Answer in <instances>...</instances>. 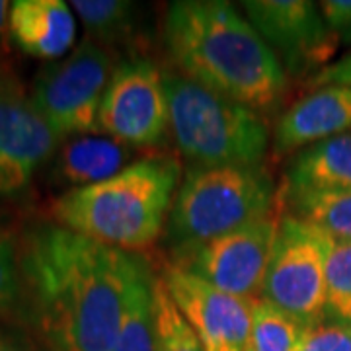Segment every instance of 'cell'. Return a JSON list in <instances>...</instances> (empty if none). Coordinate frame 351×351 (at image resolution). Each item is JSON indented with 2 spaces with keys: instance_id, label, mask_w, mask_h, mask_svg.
Listing matches in <instances>:
<instances>
[{
  "instance_id": "1",
  "label": "cell",
  "mask_w": 351,
  "mask_h": 351,
  "mask_svg": "<svg viewBox=\"0 0 351 351\" xmlns=\"http://www.w3.org/2000/svg\"><path fill=\"white\" fill-rule=\"evenodd\" d=\"M22 297L55 351H112L137 254L55 225L27 228L18 248Z\"/></svg>"
},
{
  "instance_id": "2",
  "label": "cell",
  "mask_w": 351,
  "mask_h": 351,
  "mask_svg": "<svg viewBox=\"0 0 351 351\" xmlns=\"http://www.w3.org/2000/svg\"><path fill=\"white\" fill-rule=\"evenodd\" d=\"M162 38L176 73L225 98L269 113L287 96L285 66L230 2H170Z\"/></svg>"
},
{
  "instance_id": "3",
  "label": "cell",
  "mask_w": 351,
  "mask_h": 351,
  "mask_svg": "<svg viewBox=\"0 0 351 351\" xmlns=\"http://www.w3.org/2000/svg\"><path fill=\"white\" fill-rule=\"evenodd\" d=\"M180 182L176 156H145L106 182L64 191L51 203V217L104 246L143 254L166 228Z\"/></svg>"
},
{
  "instance_id": "4",
  "label": "cell",
  "mask_w": 351,
  "mask_h": 351,
  "mask_svg": "<svg viewBox=\"0 0 351 351\" xmlns=\"http://www.w3.org/2000/svg\"><path fill=\"white\" fill-rule=\"evenodd\" d=\"M170 133L189 166H258L269 151L263 113L201 86L174 69L164 71Z\"/></svg>"
},
{
  "instance_id": "5",
  "label": "cell",
  "mask_w": 351,
  "mask_h": 351,
  "mask_svg": "<svg viewBox=\"0 0 351 351\" xmlns=\"http://www.w3.org/2000/svg\"><path fill=\"white\" fill-rule=\"evenodd\" d=\"M269 170L258 166H189L166 223L170 252L223 237L279 211Z\"/></svg>"
},
{
  "instance_id": "6",
  "label": "cell",
  "mask_w": 351,
  "mask_h": 351,
  "mask_svg": "<svg viewBox=\"0 0 351 351\" xmlns=\"http://www.w3.org/2000/svg\"><path fill=\"white\" fill-rule=\"evenodd\" d=\"M113 71V53L86 38L66 59L39 73L32 101L61 138L100 131V108Z\"/></svg>"
},
{
  "instance_id": "7",
  "label": "cell",
  "mask_w": 351,
  "mask_h": 351,
  "mask_svg": "<svg viewBox=\"0 0 351 351\" xmlns=\"http://www.w3.org/2000/svg\"><path fill=\"white\" fill-rule=\"evenodd\" d=\"M260 299L302 326L326 318V234L289 213L281 217Z\"/></svg>"
},
{
  "instance_id": "8",
  "label": "cell",
  "mask_w": 351,
  "mask_h": 351,
  "mask_svg": "<svg viewBox=\"0 0 351 351\" xmlns=\"http://www.w3.org/2000/svg\"><path fill=\"white\" fill-rule=\"evenodd\" d=\"M279 213L223 237L170 252V263L225 293L256 299L276 244Z\"/></svg>"
},
{
  "instance_id": "9",
  "label": "cell",
  "mask_w": 351,
  "mask_h": 351,
  "mask_svg": "<svg viewBox=\"0 0 351 351\" xmlns=\"http://www.w3.org/2000/svg\"><path fill=\"white\" fill-rule=\"evenodd\" d=\"M100 131L131 149L158 147L170 133L164 71L151 57L115 66L100 108Z\"/></svg>"
},
{
  "instance_id": "10",
  "label": "cell",
  "mask_w": 351,
  "mask_h": 351,
  "mask_svg": "<svg viewBox=\"0 0 351 351\" xmlns=\"http://www.w3.org/2000/svg\"><path fill=\"white\" fill-rule=\"evenodd\" d=\"M244 16L285 66L289 78L311 80L334 57L339 41L318 4L308 0H246Z\"/></svg>"
},
{
  "instance_id": "11",
  "label": "cell",
  "mask_w": 351,
  "mask_h": 351,
  "mask_svg": "<svg viewBox=\"0 0 351 351\" xmlns=\"http://www.w3.org/2000/svg\"><path fill=\"white\" fill-rule=\"evenodd\" d=\"M160 281L203 351L248 350L258 299L225 293L170 262L164 263Z\"/></svg>"
},
{
  "instance_id": "12",
  "label": "cell",
  "mask_w": 351,
  "mask_h": 351,
  "mask_svg": "<svg viewBox=\"0 0 351 351\" xmlns=\"http://www.w3.org/2000/svg\"><path fill=\"white\" fill-rule=\"evenodd\" d=\"M63 138L43 119L18 78L0 66V164L32 176Z\"/></svg>"
},
{
  "instance_id": "13",
  "label": "cell",
  "mask_w": 351,
  "mask_h": 351,
  "mask_svg": "<svg viewBox=\"0 0 351 351\" xmlns=\"http://www.w3.org/2000/svg\"><path fill=\"white\" fill-rule=\"evenodd\" d=\"M351 131V86L314 88L279 115L271 131L276 158Z\"/></svg>"
},
{
  "instance_id": "14",
  "label": "cell",
  "mask_w": 351,
  "mask_h": 351,
  "mask_svg": "<svg viewBox=\"0 0 351 351\" xmlns=\"http://www.w3.org/2000/svg\"><path fill=\"white\" fill-rule=\"evenodd\" d=\"M8 32L25 55L59 59L75 43L76 20L63 0H18L10 4Z\"/></svg>"
},
{
  "instance_id": "15",
  "label": "cell",
  "mask_w": 351,
  "mask_h": 351,
  "mask_svg": "<svg viewBox=\"0 0 351 351\" xmlns=\"http://www.w3.org/2000/svg\"><path fill=\"white\" fill-rule=\"evenodd\" d=\"M135 151L100 133L66 137L55 152V178L73 189L100 184L131 166Z\"/></svg>"
},
{
  "instance_id": "16",
  "label": "cell",
  "mask_w": 351,
  "mask_h": 351,
  "mask_svg": "<svg viewBox=\"0 0 351 351\" xmlns=\"http://www.w3.org/2000/svg\"><path fill=\"white\" fill-rule=\"evenodd\" d=\"M341 189H351V131L291 156L285 168V197Z\"/></svg>"
},
{
  "instance_id": "17",
  "label": "cell",
  "mask_w": 351,
  "mask_h": 351,
  "mask_svg": "<svg viewBox=\"0 0 351 351\" xmlns=\"http://www.w3.org/2000/svg\"><path fill=\"white\" fill-rule=\"evenodd\" d=\"M71 6L84 25L88 39L110 53L125 51L127 59L147 57L143 51L151 39L138 4L127 0H75Z\"/></svg>"
},
{
  "instance_id": "18",
  "label": "cell",
  "mask_w": 351,
  "mask_h": 351,
  "mask_svg": "<svg viewBox=\"0 0 351 351\" xmlns=\"http://www.w3.org/2000/svg\"><path fill=\"white\" fill-rule=\"evenodd\" d=\"M156 274L147 260L137 254L127 295L125 313L112 351H160L156 326Z\"/></svg>"
},
{
  "instance_id": "19",
  "label": "cell",
  "mask_w": 351,
  "mask_h": 351,
  "mask_svg": "<svg viewBox=\"0 0 351 351\" xmlns=\"http://www.w3.org/2000/svg\"><path fill=\"white\" fill-rule=\"evenodd\" d=\"M291 215L324 234L351 242V189L316 191L287 197Z\"/></svg>"
},
{
  "instance_id": "20",
  "label": "cell",
  "mask_w": 351,
  "mask_h": 351,
  "mask_svg": "<svg viewBox=\"0 0 351 351\" xmlns=\"http://www.w3.org/2000/svg\"><path fill=\"white\" fill-rule=\"evenodd\" d=\"M326 318L351 326V242L328 234Z\"/></svg>"
},
{
  "instance_id": "21",
  "label": "cell",
  "mask_w": 351,
  "mask_h": 351,
  "mask_svg": "<svg viewBox=\"0 0 351 351\" xmlns=\"http://www.w3.org/2000/svg\"><path fill=\"white\" fill-rule=\"evenodd\" d=\"M302 324L274 304L258 299L254 306L252 332L246 351H293Z\"/></svg>"
},
{
  "instance_id": "22",
  "label": "cell",
  "mask_w": 351,
  "mask_h": 351,
  "mask_svg": "<svg viewBox=\"0 0 351 351\" xmlns=\"http://www.w3.org/2000/svg\"><path fill=\"white\" fill-rule=\"evenodd\" d=\"M154 299L160 351H203L199 339L195 338L174 301L170 299L168 291L160 281V276L154 279Z\"/></svg>"
},
{
  "instance_id": "23",
  "label": "cell",
  "mask_w": 351,
  "mask_h": 351,
  "mask_svg": "<svg viewBox=\"0 0 351 351\" xmlns=\"http://www.w3.org/2000/svg\"><path fill=\"white\" fill-rule=\"evenodd\" d=\"M293 351H351V326L330 318L302 326Z\"/></svg>"
},
{
  "instance_id": "24",
  "label": "cell",
  "mask_w": 351,
  "mask_h": 351,
  "mask_svg": "<svg viewBox=\"0 0 351 351\" xmlns=\"http://www.w3.org/2000/svg\"><path fill=\"white\" fill-rule=\"evenodd\" d=\"M20 254L12 237L0 228V314L20 304Z\"/></svg>"
},
{
  "instance_id": "25",
  "label": "cell",
  "mask_w": 351,
  "mask_h": 351,
  "mask_svg": "<svg viewBox=\"0 0 351 351\" xmlns=\"http://www.w3.org/2000/svg\"><path fill=\"white\" fill-rule=\"evenodd\" d=\"M324 22L339 43H351V0H324L318 4Z\"/></svg>"
},
{
  "instance_id": "26",
  "label": "cell",
  "mask_w": 351,
  "mask_h": 351,
  "mask_svg": "<svg viewBox=\"0 0 351 351\" xmlns=\"http://www.w3.org/2000/svg\"><path fill=\"white\" fill-rule=\"evenodd\" d=\"M306 86H311V90L324 86H351V51L336 63L324 66L311 80H306Z\"/></svg>"
},
{
  "instance_id": "27",
  "label": "cell",
  "mask_w": 351,
  "mask_h": 351,
  "mask_svg": "<svg viewBox=\"0 0 351 351\" xmlns=\"http://www.w3.org/2000/svg\"><path fill=\"white\" fill-rule=\"evenodd\" d=\"M0 351H47L29 336L0 322Z\"/></svg>"
},
{
  "instance_id": "28",
  "label": "cell",
  "mask_w": 351,
  "mask_h": 351,
  "mask_svg": "<svg viewBox=\"0 0 351 351\" xmlns=\"http://www.w3.org/2000/svg\"><path fill=\"white\" fill-rule=\"evenodd\" d=\"M8 18H10V4L6 0H0V49L6 47V41L10 38Z\"/></svg>"
}]
</instances>
